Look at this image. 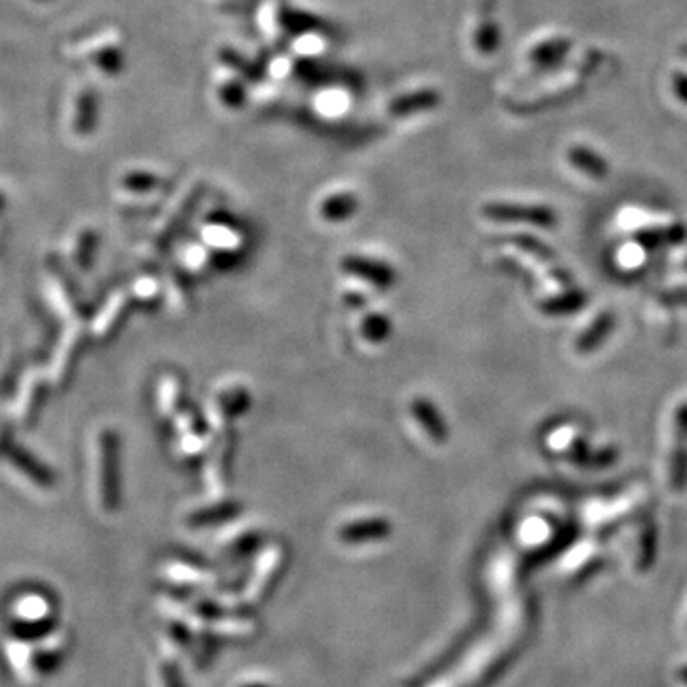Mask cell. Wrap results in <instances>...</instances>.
Returning <instances> with one entry per match:
<instances>
[{"label": "cell", "mask_w": 687, "mask_h": 687, "mask_svg": "<svg viewBox=\"0 0 687 687\" xmlns=\"http://www.w3.org/2000/svg\"><path fill=\"white\" fill-rule=\"evenodd\" d=\"M101 466H100V489L105 506H113L117 500V437L113 432H103L101 441Z\"/></svg>", "instance_id": "6da1fadb"}, {"label": "cell", "mask_w": 687, "mask_h": 687, "mask_svg": "<svg viewBox=\"0 0 687 687\" xmlns=\"http://www.w3.org/2000/svg\"><path fill=\"white\" fill-rule=\"evenodd\" d=\"M441 103V94L436 88H422L417 92H409V94L397 96L390 101L388 113L395 119H403L410 115H420L437 110Z\"/></svg>", "instance_id": "7a4b0ae2"}, {"label": "cell", "mask_w": 687, "mask_h": 687, "mask_svg": "<svg viewBox=\"0 0 687 687\" xmlns=\"http://www.w3.org/2000/svg\"><path fill=\"white\" fill-rule=\"evenodd\" d=\"M674 424H676L674 439L678 447H672L670 451L668 480H670V487L680 489L685 481V471H687V454L683 451L685 441H687V403L676 409Z\"/></svg>", "instance_id": "3957f363"}, {"label": "cell", "mask_w": 687, "mask_h": 687, "mask_svg": "<svg viewBox=\"0 0 687 687\" xmlns=\"http://www.w3.org/2000/svg\"><path fill=\"white\" fill-rule=\"evenodd\" d=\"M485 216L500 222H531L537 225H550L554 222L552 212L539 207H517V205H487Z\"/></svg>", "instance_id": "277c9868"}, {"label": "cell", "mask_w": 687, "mask_h": 687, "mask_svg": "<svg viewBox=\"0 0 687 687\" xmlns=\"http://www.w3.org/2000/svg\"><path fill=\"white\" fill-rule=\"evenodd\" d=\"M344 269L348 273H354L361 279H366L373 285L378 286H388L393 283L395 275L393 271L380 262H373V260H365V258H346L344 260Z\"/></svg>", "instance_id": "5b68a950"}, {"label": "cell", "mask_w": 687, "mask_h": 687, "mask_svg": "<svg viewBox=\"0 0 687 687\" xmlns=\"http://www.w3.org/2000/svg\"><path fill=\"white\" fill-rule=\"evenodd\" d=\"M410 410L412 415H415L417 422L422 426V430L436 443L447 439V426L441 420L437 409L430 401L422 400V397H417V400L410 403Z\"/></svg>", "instance_id": "8992f818"}, {"label": "cell", "mask_w": 687, "mask_h": 687, "mask_svg": "<svg viewBox=\"0 0 687 687\" xmlns=\"http://www.w3.org/2000/svg\"><path fill=\"white\" fill-rule=\"evenodd\" d=\"M357 207L359 203L354 193H348V191L336 193V195H330L327 201L321 205V216L329 222H342V220H348L349 216H354Z\"/></svg>", "instance_id": "52a82bcc"}, {"label": "cell", "mask_w": 687, "mask_h": 687, "mask_svg": "<svg viewBox=\"0 0 687 687\" xmlns=\"http://www.w3.org/2000/svg\"><path fill=\"white\" fill-rule=\"evenodd\" d=\"M249 392L242 388H233L227 390L218 397V415L222 417H235L241 415V412L249 407Z\"/></svg>", "instance_id": "ba28073f"}, {"label": "cell", "mask_w": 687, "mask_h": 687, "mask_svg": "<svg viewBox=\"0 0 687 687\" xmlns=\"http://www.w3.org/2000/svg\"><path fill=\"white\" fill-rule=\"evenodd\" d=\"M476 46L481 54H493L498 46V29L491 18L481 20L476 31Z\"/></svg>", "instance_id": "9c48e42d"}, {"label": "cell", "mask_w": 687, "mask_h": 687, "mask_svg": "<svg viewBox=\"0 0 687 687\" xmlns=\"http://www.w3.org/2000/svg\"><path fill=\"white\" fill-rule=\"evenodd\" d=\"M390 332V323L386 317L382 315H371L365 319L363 323V336L366 340H373V342H380L384 340L386 336Z\"/></svg>", "instance_id": "30bf717a"}, {"label": "cell", "mask_w": 687, "mask_h": 687, "mask_svg": "<svg viewBox=\"0 0 687 687\" xmlns=\"http://www.w3.org/2000/svg\"><path fill=\"white\" fill-rule=\"evenodd\" d=\"M220 100L232 110H241L247 101V90L237 81H227L220 90Z\"/></svg>", "instance_id": "8fae6325"}, {"label": "cell", "mask_w": 687, "mask_h": 687, "mask_svg": "<svg viewBox=\"0 0 687 687\" xmlns=\"http://www.w3.org/2000/svg\"><path fill=\"white\" fill-rule=\"evenodd\" d=\"M388 531V525L384 522H369V524H357L349 525L344 533L348 539H369V537H380V533L384 534Z\"/></svg>", "instance_id": "7c38bea8"}, {"label": "cell", "mask_w": 687, "mask_h": 687, "mask_svg": "<svg viewBox=\"0 0 687 687\" xmlns=\"http://www.w3.org/2000/svg\"><path fill=\"white\" fill-rule=\"evenodd\" d=\"M178 395H180L178 380L172 378V376L171 378H164L163 380V388H161V407H163V410L166 412V415L176 407Z\"/></svg>", "instance_id": "4fadbf2b"}, {"label": "cell", "mask_w": 687, "mask_h": 687, "mask_svg": "<svg viewBox=\"0 0 687 687\" xmlns=\"http://www.w3.org/2000/svg\"><path fill=\"white\" fill-rule=\"evenodd\" d=\"M609 325H611V321H609L607 317L598 319V323H595V325L586 332L585 339H578L577 348H578V349H588V348H592L594 344H598V342L602 340V334L609 329Z\"/></svg>", "instance_id": "5bb4252c"}, {"label": "cell", "mask_w": 687, "mask_h": 687, "mask_svg": "<svg viewBox=\"0 0 687 687\" xmlns=\"http://www.w3.org/2000/svg\"><path fill=\"white\" fill-rule=\"evenodd\" d=\"M237 508L235 506H222V508H218V510H207V512H201V514H197L195 517H197V522H198V519H201V522H212V519L214 517H218V515H232L233 512H235Z\"/></svg>", "instance_id": "9a60e30c"}, {"label": "cell", "mask_w": 687, "mask_h": 687, "mask_svg": "<svg viewBox=\"0 0 687 687\" xmlns=\"http://www.w3.org/2000/svg\"><path fill=\"white\" fill-rule=\"evenodd\" d=\"M132 181H134L132 188H136V189H149V188L155 186L157 178H153V176H134Z\"/></svg>", "instance_id": "2e32d148"}]
</instances>
